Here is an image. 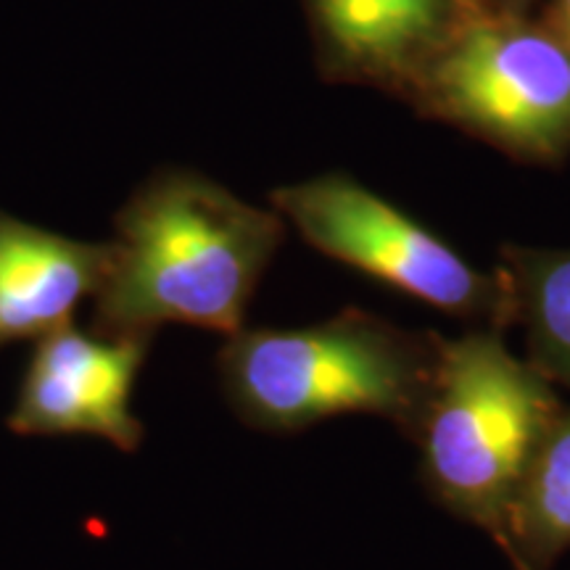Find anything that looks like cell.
<instances>
[{
	"mask_svg": "<svg viewBox=\"0 0 570 570\" xmlns=\"http://www.w3.org/2000/svg\"><path fill=\"white\" fill-rule=\"evenodd\" d=\"M285 219L194 169H161L127 198L92 331L154 338L164 325L235 336L285 240Z\"/></svg>",
	"mask_w": 570,
	"mask_h": 570,
	"instance_id": "obj_1",
	"label": "cell"
},
{
	"mask_svg": "<svg viewBox=\"0 0 570 570\" xmlns=\"http://www.w3.org/2000/svg\"><path fill=\"white\" fill-rule=\"evenodd\" d=\"M439 333L348 306L304 327H244L217 354L219 386L254 431L298 433L375 415L412 439L439 373Z\"/></svg>",
	"mask_w": 570,
	"mask_h": 570,
	"instance_id": "obj_2",
	"label": "cell"
},
{
	"mask_svg": "<svg viewBox=\"0 0 570 570\" xmlns=\"http://www.w3.org/2000/svg\"><path fill=\"white\" fill-rule=\"evenodd\" d=\"M562 410L554 383L518 360L502 331L473 327L441 338L436 381L410 439L425 491L499 547L531 462Z\"/></svg>",
	"mask_w": 570,
	"mask_h": 570,
	"instance_id": "obj_3",
	"label": "cell"
},
{
	"mask_svg": "<svg viewBox=\"0 0 570 570\" xmlns=\"http://www.w3.org/2000/svg\"><path fill=\"white\" fill-rule=\"evenodd\" d=\"M525 164L570 154V46L541 17L481 11L402 96Z\"/></svg>",
	"mask_w": 570,
	"mask_h": 570,
	"instance_id": "obj_4",
	"label": "cell"
},
{
	"mask_svg": "<svg viewBox=\"0 0 570 570\" xmlns=\"http://www.w3.org/2000/svg\"><path fill=\"white\" fill-rule=\"evenodd\" d=\"M315 252L475 327H512V302L499 273L473 267L431 227L344 173L315 175L269 194Z\"/></svg>",
	"mask_w": 570,
	"mask_h": 570,
	"instance_id": "obj_5",
	"label": "cell"
},
{
	"mask_svg": "<svg viewBox=\"0 0 570 570\" xmlns=\"http://www.w3.org/2000/svg\"><path fill=\"white\" fill-rule=\"evenodd\" d=\"M151 338L101 336L75 323L35 341L6 425L17 436H92L140 449L146 428L132 394Z\"/></svg>",
	"mask_w": 570,
	"mask_h": 570,
	"instance_id": "obj_6",
	"label": "cell"
},
{
	"mask_svg": "<svg viewBox=\"0 0 570 570\" xmlns=\"http://www.w3.org/2000/svg\"><path fill=\"white\" fill-rule=\"evenodd\" d=\"M327 80L402 98L483 0H304Z\"/></svg>",
	"mask_w": 570,
	"mask_h": 570,
	"instance_id": "obj_7",
	"label": "cell"
},
{
	"mask_svg": "<svg viewBox=\"0 0 570 570\" xmlns=\"http://www.w3.org/2000/svg\"><path fill=\"white\" fill-rule=\"evenodd\" d=\"M111 240H80L0 209V348L75 323L109 275Z\"/></svg>",
	"mask_w": 570,
	"mask_h": 570,
	"instance_id": "obj_8",
	"label": "cell"
},
{
	"mask_svg": "<svg viewBox=\"0 0 570 570\" xmlns=\"http://www.w3.org/2000/svg\"><path fill=\"white\" fill-rule=\"evenodd\" d=\"M512 325L525 333L529 365L570 389V248L508 244L499 252Z\"/></svg>",
	"mask_w": 570,
	"mask_h": 570,
	"instance_id": "obj_9",
	"label": "cell"
},
{
	"mask_svg": "<svg viewBox=\"0 0 570 570\" xmlns=\"http://www.w3.org/2000/svg\"><path fill=\"white\" fill-rule=\"evenodd\" d=\"M499 550L512 570H550L570 550V407L533 458Z\"/></svg>",
	"mask_w": 570,
	"mask_h": 570,
	"instance_id": "obj_10",
	"label": "cell"
},
{
	"mask_svg": "<svg viewBox=\"0 0 570 570\" xmlns=\"http://www.w3.org/2000/svg\"><path fill=\"white\" fill-rule=\"evenodd\" d=\"M539 17L570 46V0H544V11Z\"/></svg>",
	"mask_w": 570,
	"mask_h": 570,
	"instance_id": "obj_11",
	"label": "cell"
},
{
	"mask_svg": "<svg viewBox=\"0 0 570 570\" xmlns=\"http://www.w3.org/2000/svg\"><path fill=\"white\" fill-rule=\"evenodd\" d=\"M533 3L537 0H483L489 11H499V13H531Z\"/></svg>",
	"mask_w": 570,
	"mask_h": 570,
	"instance_id": "obj_12",
	"label": "cell"
}]
</instances>
